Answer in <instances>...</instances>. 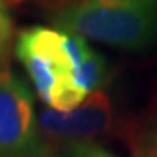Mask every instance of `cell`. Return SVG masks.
Here are the masks:
<instances>
[{
    "instance_id": "obj_1",
    "label": "cell",
    "mask_w": 157,
    "mask_h": 157,
    "mask_svg": "<svg viewBox=\"0 0 157 157\" xmlns=\"http://www.w3.org/2000/svg\"><path fill=\"white\" fill-rule=\"evenodd\" d=\"M91 47L83 37L58 27L32 26L21 31L15 55L48 109L66 112L88 98L78 71Z\"/></svg>"
},
{
    "instance_id": "obj_2",
    "label": "cell",
    "mask_w": 157,
    "mask_h": 157,
    "mask_svg": "<svg viewBox=\"0 0 157 157\" xmlns=\"http://www.w3.org/2000/svg\"><path fill=\"white\" fill-rule=\"evenodd\" d=\"M53 23L85 40L143 52L157 44V0H78L61 8Z\"/></svg>"
},
{
    "instance_id": "obj_3",
    "label": "cell",
    "mask_w": 157,
    "mask_h": 157,
    "mask_svg": "<svg viewBox=\"0 0 157 157\" xmlns=\"http://www.w3.org/2000/svg\"><path fill=\"white\" fill-rule=\"evenodd\" d=\"M0 157H50L32 90L8 67L0 71Z\"/></svg>"
},
{
    "instance_id": "obj_4",
    "label": "cell",
    "mask_w": 157,
    "mask_h": 157,
    "mask_svg": "<svg viewBox=\"0 0 157 157\" xmlns=\"http://www.w3.org/2000/svg\"><path fill=\"white\" fill-rule=\"evenodd\" d=\"M114 120V106L108 93L96 90L77 108L61 112L44 109L39 116V127L47 143L61 144L91 141L95 136L108 132Z\"/></svg>"
},
{
    "instance_id": "obj_5",
    "label": "cell",
    "mask_w": 157,
    "mask_h": 157,
    "mask_svg": "<svg viewBox=\"0 0 157 157\" xmlns=\"http://www.w3.org/2000/svg\"><path fill=\"white\" fill-rule=\"evenodd\" d=\"M13 45V21L3 0H0V71L6 69Z\"/></svg>"
},
{
    "instance_id": "obj_6",
    "label": "cell",
    "mask_w": 157,
    "mask_h": 157,
    "mask_svg": "<svg viewBox=\"0 0 157 157\" xmlns=\"http://www.w3.org/2000/svg\"><path fill=\"white\" fill-rule=\"evenodd\" d=\"M52 157H116L106 147L96 144L95 141H80L63 144V147Z\"/></svg>"
},
{
    "instance_id": "obj_7",
    "label": "cell",
    "mask_w": 157,
    "mask_h": 157,
    "mask_svg": "<svg viewBox=\"0 0 157 157\" xmlns=\"http://www.w3.org/2000/svg\"><path fill=\"white\" fill-rule=\"evenodd\" d=\"M135 157H157V120L143 130L133 144Z\"/></svg>"
},
{
    "instance_id": "obj_8",
    "label": "cell",
    "mask_w": 157,
    "mask_h": 157,
    "mask_svg": "<svg viewBox=\"0 0 157 157\" xmlns=\"http://www.w3.org/2000/svg\"><path fill=\"white\" fill-rule=\"evenodd\" d=\"M45 2H58V3H74V2H78V0H45Z\"/></svg>"
}]
</instances>
